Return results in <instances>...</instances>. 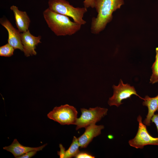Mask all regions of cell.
Returning a JSON list of instances; mask_svg holds the SVG:
<instances>
[{
	"label": "cell",
	"instance_id": "30bf717a",
	"mask_svg": "<svg viewBox=\"0 0 158 158\" xmlns=\"http://www.w3.org/2000/svg\"><path fill=\"white\" fill-rule=\"evenodd\" d=\"M84 133L78 138L80 147L86 148L93 138L101 133V130L104 128L103 125H97L92 124L85 128Z\"/></svg>",
	"mask_w": 158,
	"mask_h": 158
},
{
	"label": "cell",
	"instance_id": "7c38bea8",
	"mask_svg": "<svg viewBox=\"0 0 158 158\" xmlns=\"http://www.w3.org/2000/svg\"><path fill=\"white\" fill-rule=\"evenodd\" d=\"M10 9L14 13L16 24L19 32H23L28 30L30 20L26 12L19 10L14 5L11 6Z\"/></svg>",
	"mask_w": 158,
	"mask_h": 158
},
{
	"label": "cell",
	"instance_id": "5b68a950",
	"mask_svg": "<svg viewBox=\"0 0 158 158\" xmlns=\"http://www.w3.org/2000/svg\"><path fill=\"white\" fill-rule=\"evenodd\" d=\"M80 110L81 114L77 118L75 124L76 130L91 124H96L107 115L108 110L107 108L97 107L89 109L81 108Z\"/></svg>",
	"mask_w": 158,
	"mask_h": 158
},
{
	"label": "cell",
	"instance_id": "6da1fadb",
	"mask_svg": "<svg viewBox=\"0 0 158 158\" xmlns=\"http://www.w3.org/2000/svg\"><path fill=\"white\" fill-rule=\"evenodd\" d=\"M124 0H95L94 8L97 13L92 19L91 33L98 34L105 28L113 19V13L124 4Z\"/></svg>",
	"mask_w": 158,
	"mask_h": 158
},
{
	"label": "cell",
	"instance_id": "277c9868",
	"mask_svg": "<svg viewBox=\"0 0 158 158\" xmlns=\"http://www.w3.org/2000/svg\"><path fill=\"white\" fill-rule=\"evenodd\" d=\"M78 111L74 107L68 104L55 107L47 115L50 119L61 125H75L77 117Z\"/></svg>",
	"mask_w": 158,
	"mask_h": 158
},
{
	"label": "cell",
	"instance_id": "e0dca14e",
	"mask_svg": "<svg viewBox=\"0 0 158 158\" xmlns=\"http://www.w3.org/2000/svg\"><path fill=\"white\" fill-rule=\"evenodd\" d=\"M95 157L91 154L84 152H80L76 156V158H94Z\"/></svg>",
	"mask_w": 158,
	"mask_h": 158
},
{
	"label": "cell",
	"instance_id": "ba28073f",
	"mask_svg": "<svg viewBox=\"0 0 158 158\" xmlns=\"http://www.w3.org/2000/svg\"><path fill=\"white\" fill-rule=\"evenodd\" d=\"M0 23L8 31V43L15 49H19L21 51H24L21 40V34L19 30L15 29L7 19H1Z\"/></svg>",
	"mask_w": 158,
	"mask_h": 158
},
{
	"label": "cell",
	"instance_id": "5bb4252c",
	"mask_svg": "<svg viewBox=\"0 0 158 158\" xmlns=\"http://www.w3.org/2000/svg\"><path fill=\"white\" fill-rule=\"evenodd\" d=\"M80 147L78 138L74 136L72 141L68 149L66 151L64 158H71L76 157L80 152Z\"/></svg>",
	"mask_w": 158,
	"mask_h": 158
},
{
	"label": "cell",
	"instance_id": "8fae6325",
	"mask_svg": "<svg viewBox=\"0 0 158 158\" xmlns=\"http://www.w3.org/2000/svg\"><path fill=\"white\" fill-rule=\"evenodd\" d=\"M47 144L36 147H32L24 146L21 145L16 139L14 140L10 145L3 147V149L12 153L15 158H18L25 153L31 151H37L42 150Z\"/></svg>",
	"mask_w": 158,
	"mask_h": 158
},
{
	"label": "cell",
	"instance_id": "3957f363",
	"mask_svg": "<svg viewBox=\"0 0 158 158\" xmlns=\"http://www.w3.org/2000/svg\"><path fill=\"white\" fill-rule=\"evenodd\" d=\"M48 4L52 11L71 17L76 23L81 25L86 23L83 18L87 10L84 7H74L66 0H49Z\"/></svg>",
	"mask_w": 158,
	"mask_h": 158
},
{
	"label": "cell",
	"instance_id": "9c48e42d",
	"mask_svg": "<svg viewBox=\"0 0 158 158\" xmlns=\"http://www.w3.org/2000/svg\"><path fill=\"white\" fill-rule=\"evenodd\" d=\"M41 38L40 36L35 37L33 35L29 30L21 33V40L25 56L28 57L37 54L35 49L38 44L41 42L40 41Z\"/></svg>",
	"mask_w": 158,
	"mask_h": 158
},
{
	"label": "cell",
	"instance_id": "4fadbf2b",
	"mask_svg": "<svg viewBox=\"0 0 158 158\" xmlns=\"http://www.w3.org/2000/svg\"><path fill=\"white\" fill-rule=\"evenodd\" d=\"M142 103L143 106L147 107L148 112L143 123L146 126H150L152 118L157 111H158V94L156 97H151L146 95Z\"/></svg>",
	"mask_w": 158,
	"mask_h": 158
},
{
	"label": "cell",
	"instance_id": "ffe728a7",
	"mask_svg": "<svg viewBox=\"0 0 158 158\" xmlns=\"http://www.w3.org/2000/svg\"><path fill=\"white\" fill-rule=\"evenodd\" d=\"M59 146L60 151L57 152L60 158H64L66 151L65 148L61 144H60Z\"/></svg>",
	"mask_w": 158,
	"mask_h": 158
},
{
	"label": "cell",
	"instance_id": "52a82bcc",
	"mask_svg": "<svg viewBox=\"0 0 158 158\" xmlns=\"http://www.w3.org/2000/svg\"><path fill=\"white\" fill-rule=\"evenodd\" d=\"M112 88L114 90L113 95L109 99L108 103L111 106H115L119 107L123 103L122 101L124 99L130 98L133 95H135L143 100L144 98L140 97L137 93L135 89L133 86H131L128 84L123 83L120 79L117 86L113 85Z\"/></svg>",
	"mask_w": 158,
	"mask_h": 158
},
{
	"label": "cell",
	"instance_id": "7402d4cb",
	"mask_svg": "<svg viewBox=\"0 0 158 158\" xmlns=\"http://www.w3.org/2000/svg\"><path fill=\"white\" fill-rule=\"evenodd\" d=\"M108 137L109 139H112L113 138V136L111 135H109L108 136Z\"/></svg>",
	"mask_w": 158,
	"mask_h": 158
},
{
	"label": "cell",
	"instance_id": "44dd1931",
	"mask_svg": "<svg viewBox=\"0 0 158 158\" xmlns=\"http://www.w3.org/2000/svg\"><path fill=\"white\" fill-rule=\"evenodd\" d=\"M151 121L155 123L158 132V114H154L153 115L151 119Z\"/></svg>",
	"mask_w": 158,
	"mask_h": 158
},
{
	"label": "cell",
	"instance_id": "2e32d148",
	"mask_svg": "<svg viewBox=\"0 0 158 158\" xmlns=\"http://www.w3.org/2000/svg\"><path fill=\"white\" fill-rule=\"evenodd\" d=\"M14 49L8 43L0 47V56L10 57L13 55Z\"/></svg>",
	"mask_w": 158,
	"mask_h": 158
},
{
	"label": "cell",
	"instance_id": "ac0fdd59",
	"mask_svg": "<svg viewBox=\"0 0 158 158\" xmlns=\"http://www.w3.org/2000/svg\"><path fill=\"white\" fill-rule=\"evenodd\" d=\"M95 0H84L83 4L84 7L87 8L91 7L94 8Z\"/></svg>",
	"mask_w": 158,
	"mask_h": 158
},
{
	"label": "cell",
	"instance_id": "9a60e30c",
	"mask_svg": "<svg viewBox=\"0 0 158 158\" xmlns=\"http://www.w3.org/2000/svg\"><path fill=\"white\" fill-rule=\"evenodd\" d=\"M156 53L155 60L151 67L152 73L150 78V83L152 84L158 82V47L156 48Z\"/></svg>",
	"mask_w": 158,
	"mask_h": 158
},
{
	"label": "cell",
	"instance_id": "d6986e66",
	"mask_svg": "<svg viewBox=\"0 0 158 158\" xmlns=\"http://www.w3.org/2000/svg\"><path fill=\"white\" fill-rule=\"evenodd\" d=\"M37 151H31L28 152L23 155H22L18 158H30L34 155H35L37 153Z\"/></svg>",
	"mask_w": 158,
	"mask_h": 158
},
{
	"label": "cell",
	"instance_id": "7a4b0ae2",
	"mask_svg": "<svg viewBox=\"0 0 158 158\" xmlns=\"http://www.w3.org/2000/svg\"><path fill=\"white\" fill-rule=\"evenodd\" d=\"M43 15L48 27L57 36L72 35L81 27L68 17L55 12L49 8L44 11Z\"/></svg>",
	"mask_w": 158,
	"mask_h": 158
},
{
	"label": "cell",
	"instance_id": "8992f818",
	"mask_svg": "<svg viewBox=\"0 0 158 158\" xmlns=\"http://www.w3.org/2000/svg\"><path fill=\"white\" fill-rule=\"evenodd\" d=\"M137 120L139 124L138 131L135 137L129 141L130 145L136 149H142L148 145L158 146V137H154L149 134L140 115L138 117Z\"/></svg>",
	"mask_w": 158,
	"mask_h": 158
}]
</instances>
